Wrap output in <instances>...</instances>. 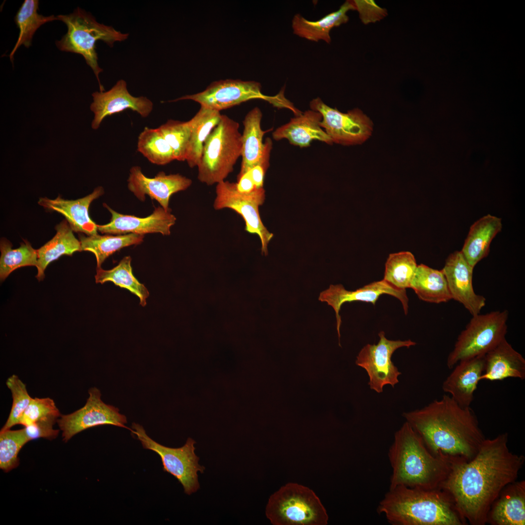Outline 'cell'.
I'll return each mask as SVG.
<instances>
[{
    "instance_id": "6da1fadb",
    "label": "cell",
    "mask_w": 525,
    "mask_h": 525,
    "mask_svg": "<svg viewBox=\"0 0 525 525\" xmlns=\"http://www.w3.org/2000/svg\"><path fill=\"white\" fill-rule=\"evenodd\" d=\"M508 443L507 433L485 438L471 460L452 466L440 486L471 525L487 524L492 505L523 466L525 456L511 452Z\"/></svg>"
},
{
    "instance_id": "7a4b0ae2",
    "label": "cell",
    "mask_w": 525,
    "mask_h": 525,
    "mask_svg": "<svg viewBox=\"0 0 525 525\" xmlns=\"http://www.w3.org/2000/svg\"><path fill=\"white\" fill-rule=\"evenodd\" d=\"M402 416L429 451L452 465L471 460L486 438L470 406L448 394Z\"/></svg>"
},
{
    "instance_id": "3957f363",
    "label": "cell",
    "mask_w": 525,
    "mask_h": 525,
    "mask_svg": "<svg viewBox=\"0 0 525 525\" xmlns=\"http://www.w3.org/2000/svg\"><path fill=\"white\" fill-rule=\"evenodd\" d=\"M392 472L389 489L398 486L423 490L440 489L452 465L433 455L405 421L395 433L388 451Z\"/></svg>"
},
{
    "instance_id": "277c9868",
    "label": "cell",
    "mask_w": 525,
    "mask_h": 525,
    "mask_svg": "<svg viewBox=\"0 0 525 525\" xmlns=\"http://www.w3.org/2000/svg\"><path fill=\"white\" fill-rule=\"evenodd\" d=\"M377 511L393 525H465L448 494L440 489L398 486L389 489Z\"/></svg>"
},
{
    "instance_id": "5b68a950",
    "label": "cell",
    "mask_w": 525,
    "mask_h": 525,
    "mask_svg": "<svg viewBox=\"0 0 525 525\" xmlns=\"http://www.w3.org/2000/svg\"><path fill=\"white\" fill-rule=\"evenodd\" d=\"M67 27V32L60 40L56 41L57 47L62 51L82 55L87 64L92 69L98 81L100 91H104L101 84L99 74L103 70L98 63L96 43L102 40L110 47L117 41L128 38V34L116 31L112 26L98 23L91 14L77 7L73 13L56 16Z\"/></svg>"
},
{
    "instance_id": "8992f818",
    "label": "cell",
    "mask_w": 525,
    "mask_h": 525,
    "mask_svg": "<svg viewBox=\"0 0 525 525\" xmlns=\"http://www.w3.org/2000/svg\"><path fill=\"white\" fill-rule=\"evenodd\" d=\"M238 122L226 115L206 139L197 165L198 179L208 186L225 180L233 172L242 152V134Z\"/></svg>"
},
{
    "instance_id": "52a82bcc",
    "label": "cell",
    "mask_w": 525,
    "mask_h": 525,
    "mask_svg": "<svg viewBox=\"0 0 525 525\" xmlns=\"http://www.w3.org/2000/svg\"><path fill=\"white\" fill-rule=\"evenodd\" d=\"M265 514L274 525H325L328 520L315 493L295 483L286 484L270 497Z\"/></svg>"
},
{
    "instance_id": "ba28073f",
    "label": "cell",
    "mask_w": 525,
    "mask_h": 525,
    "mask_svg": "<svg viewBox=\"0 0 525 525\" xmlns=\"http://www.w3.org/2000/svg\"><path fill=\"white\" fill-rule=\"evenodd\" d=\"M508 317L506 310L472 316L448 356L447 367L453 368L461 361L485 355L493 349L506 338Z\"/></svg>"
},
{
    "instance_id": "9c48e42d",
    "label": "cell",
    "mask_w": 525,
    "mask_h": 525,
    "mask_svg": "<svg viewBox=\"0 0 525 525\" xmlns=\"http://www.w3.org/2000/svg\"><path fill=\"white\" fill-rule=\"evenodd\" d=\"M131 432L140 441L144 449L152 450L161 458L163 469L175 477L188 495L196 492L200 488L198 472L203 473L205 467L199 464V458L195 454L196 442L189 438L179 448H170L157 442L150 438L142 426L133 423Z\"/></svg>"
},
{
    "instance_id": "30bf717a",
    "label": "cell",
    "mask_w": 525,
    "mask_h": 525,
    "mask_svg": "<svg viewBox=\"0 0 525 525\" xmlns=\"http://www.w3.org/2000/svg\"><path fill=\"white\" fill-rule=\"evenodd\" d=\"M262 99L277 107L288 108L289 101L281 91L276 96L263 94L260 83L253 81L226 79L214 82L205 90L192 95L183 96L169 102L191 100L204 106L220 111L253 100Z\"/></svg>"
},
{
    "instance_id": "8fae6325",
    "label": "cell",
    "mask_w": 525,
    "mask_h": 525,
    "mask_svg": "<svg viewBox=\"0 0 525 525\" xmlns=\"http://www.w3.org/2000/svg\"><path fill=\"white\" fill-rule=\"evenodd\" d=\"M213 207L215 210L230 209L240 215L245 222V230L257 234L261 243V252L268 254V245L273 237L261 220L259 207L264 203L265 194L263 188H257L250 193L239 192L236 183L223 181L217 184Z\"/></svg>"
},
{
    "instance_id": "7c38bea8",
    "label": "cell",
    "mask_w": 525,
    "mask_h": 525,
    "mask_svg": "<svg viewBox=\"0 0 525 525\" xmlns=\"http://www.w3.org/2000/svg\"><path fill=\"white\" fill-rule=\"evenodd\" d=\"M378 336L377 344H368L363 347L357 356L355 364L367 371L370 388L380 393L385 385L394 387L399 382L398 377L401 372L391 361L393 353L399 348H408L416 343L410 339L389 340L384 331H381Z\"/></svg>"
},
{
    "instance_id": "4fadbf2b",
    "label": "cell",
    "mask_w": 525,
    "mask_h": 525,
    "mask_svg": "<svg viewBox=\"0 0 525 525\" xmlns=\"http://www.w3.org/2000/svg\"><path fill=\"white\" fill-rule=\"evenodd\" d=\"M310 106L312 110L322 115L319 125L333 143L343 145L360 144L372 134L371 120L358 108L342 113L328 106L319 97L312 100Z\"/></svg>"
},
{
    "instance_id": "5bb4252c",
    "label": "cell",
    "mask_w": 525,
    "mask_h": 525,
    "mask_svg": "<svg viewBox=\"0 0 525 525\" xmlns=\"http://www.w3.org/2000/svg\"><path fill=\"white\" fill-rule=\"evenodd\" d=\"M88 394L83 407L70 414L61 415L58 419L57 422L62 432L64 441L67 442L78 433L97 426L109 424L128 428L125 425L126 416L121 414L118 408L105 403L101 400L99 389L91 387Z\"/></svg>"
},
{
    "instance_id": "9a60e30c",
    "label": "cell",
    "mask_w": 525,
    "mask_h": 525,
    "mask_svg": "<svg viewBox=\"0 0 525 525\" xmlns=\"http://www.w3.org/2000/svg\"><path fill=\"white\" fill-rule=\"evenodd\" d=\"M383 294L389 295L399 299L405 314L407 315L409 300L406 290L398 289L384 279L369 283L355 291H348L341 284H331L328 289L320 293L318 300L326 302L335 312L340 347H341L340 341L341 318L339 312L342 305L345 302L360 301L375 305L379 298Z\"/></svg>"
},
{
    "instance_id": "2e32d148",
    "label": "cell",
    "mask_w": 525,
    "mask_h": 525,
    "mask_svg": "<svg viewBox=\"0 0 525 525\" xmlns=\"http://www.w3.org/2000/svg\"><path fill=\"white\" fill-rule=\"evenodd\" d=\"M93 102L90 108L94 114L91 127L96 130L104 119L109 116L129 109L146 118L151 113L153 104L144 96L135 97L130 94L123 80H119L107 91H96L92 94Z\"/></svg>"
},
{
    "instance_id": "e0dca14e",
    "label": "cell",
    "mask_w": 525,
    "mask_h": 525,
    "mask_svg": "<svg viewBox=\"0 0 525 525\" xmlns=\"http://www.w3.org/2000/svg\"><path fill=\"white\" fill-rule=\"evenodd\" d=\"M127 181L129 190L139 199L144 201L145 195H147L167 211L171 210L169 208L171 196L187 190L192 184L191 179L179 174L166 175L160 172L153 178L148 177L139 166L130 169Z\"/></svg>"
},
{
    "instance_id": "ac0fdd59",
    "label": "cell",
    "mask_w": 525,
    "mask_h": 525,
    "mask_svg": "<svg viewBox=\"0 0 525 525\" xmlns=\"http://www.w3.org/2000/svg\"><path fill=\"white\" fill-rule=\"evenodd\" d=\"M473 267L461 251L451 253L445 261L443 273L452 299L462 304L472 315L479 314L486 305V298L476 294L472 286Z\"/></svg>"
},
{
    "instance_id": "d6986e66",
    "label": "cell",
    "mask_w": 525,
    "mask_h": 525,
    "mask_svg": "<svg viewBox=\"0 0 525 525\" xmlns=\"http://www.w3.org/2000/svg\"><path fill=\"white\" fill-rule=\"evenodd\" d=\"M110 212V222L105 225H97L98 230L102 233L123 235L129 233L144 235L146 233H160L163 235L171 233V228L176 221V217L171 210H165L158 207L149 216L140 218L133 215L118 213L105 204H103Z\"/></svg>"
},
{
    "instance_id": "ffe728a7",
    "label": "cell",
    "mask_w": 525,
    "mask_h": 525,
    "mask_svg": "<svg viewBox=\"0 0 525 525\" xmlns=\"http://www.w3.org/2000/svg\"><path fill=\"white\" fill-rule=\"evenodd\" d=\"M485 355L459 362L443 383V391L462 407L470 406L473 400L484 372Z\"/></svg>"
},
{
    "instance_id": "44dd1931",
    "label": "cell",
    "mask_w": 525,
    "mask_h": 525,
    "mask_svg": "<svg viewBox=\"0 0 525 525\" xmlns=\"http://www.w3.org/2000/svg\"><path fill=\"white\" fill-rule=\"evenodd\" d=\"M104 193L103 188L99 186L91 193L76 200H66L58 195L54 199L40 197L38 204L46 210L62 214L73 231L94 235L98 234L97 225L90 219L88 208L94 200Z\"/></svg>"
},
{
    "instance_id": "7402d4cb",
    "label": "cell",
    "mask_w": 525,
    "mask_h": 525,
    "mask_svg": "<svg viewBox=\"0 0 525 525\" xmlns=\"http://www.w3.org/2000/svg\"><path fill=\"white\" fill-rule=\"evenodd\" d=\"M508 378L525 379V359L505 338L485 354L480 381H501Z\"/></svg>"
},
{
    "instance_id": "603a6c76",
    "label": "cell",
    "mask_w": 525,
    "mask_h": 525,
    "mask_svg": "<svg viewBox=\"0 0 525 525\" xmlns=\"http://www.w3.org/2000/svg\"><path fill=\"white\" fill-rule=\"evenodd\" d=\"M487 523L492 525H525V481L506 486L492 505Z\"/></svg>"
},
{
    "instance_id": "cb8c5ba5",
    "label": "cell",
    "mask_w": 525,
    "mask_h": 525,
    "mask_svg": "<svg viewBox=\"0 0 525 525\" xmlns=\"http://www.w3.org/2000/svg\"><path fill=\"white\" fill-rule=\"evenodd\" d=\"M322 119L317 111H306L277 128L272 134L273 138L277 140L286 139L291 144L300 147L310 146L313 140L332 144V139L319 125Z\"/></svg>"
},
{
    "instance_id": "d4e9b609",
    "label": "cell",
    "mask_w": 525,
    "mask_h": 525,
    "mask_svg": "<svg viewBox=\"0 0 525 525\" xmlns=\"http://www.w3.org/2000/svg\"><path fill=\"white\" fill-rule=\"evenodd\" d=\"M502 227L501 219L489 214L471 226L460 251L471 266L474 268L488 256L490 243Z\"/></svg>"
},
{
    "instance_id": "484cf974",
    "label": "cell",
    "mask_w": 525,
    "mask_h": 525,
    "mask_svg": "<svg viewBox=\"0 0 525 525\" xmlns=\"http://www.w3.org/2000/svg\"><path fill=\"white\" fill-rule=\"evenodd\" d=\"M356 10L353 0L346 1L335 12L328 14L320 19L310 21L300 14H296L292 20L293 33L298 36L311 41L323 40L330 43V35L331 30L342 24L347 23L349 17L347 13L350 10Z\"/></svg>"
},
{
    "instance_id": "4316f807",
    "label": "cell",
    "mask_w": 525,
    "mask_h": 525,
    "mask_svg": "<svg viewBox=\"0 0 525 525\" xmlns=\"http://www.w3.org/2000/svg\"><path fill=\"white\" fill-rule=\"evenodd\" d=\"M262 113L255 107L249 111L243 121L242 134V163L237 180L259 163L265 149L262 139L265 131L261 128Z\"/></svg>"
},
{
    "instance_id": "83f0119b",
    "label": "cell",
    "mask_w": 525,
    "mask_h": 525,
    "mask_svg": "<svg viewBox=\"0 0 525 525\" xmlns=\"http://www.w3.org/2000/svg\"><path fill=\"white\" fill-rule=\"evenodd\" d=\"M55 229L56 233L54 237L37 250L36 278L39 281L45 278L44 271L50 262L62 255L71 256L76 251H82L80 242L74 235L67 220L57 225Z\"/></svg>"
},
{
    "instance_id": "f1b7e54d",
    "label": "cell",
    "mask_w": 525,
    "mask_h": 525,
    "mask_svg": "<svg viewBox=\"0 0 525 525\" xmlns=\"http://www.w3.org/2000/svg\"><path fill=\"white\" fill-rule=\"evenodd\" d=\"M410 288L420 300L425 302L438 304L452 299L442 270L423 264L418 265Z\"/></svg>"
},
{
    "instance_id": "f546056e",
    "label": "cell",
    "mask_w": 525,
    "mask_h": 525,
    "mask_svg": "<svg viewBox=\"0 0 525 525\" xmlns=\"http://www.w3.org/2000/svg\"><path fill=\"white\" fill-rule=\"evenodd\" d=\"M221 117L219 111L201 106L196 114L189 120L191 134L186 161L190 167L193 168L198 165L205 142L219 122Z\"/></svg>"
},
{
    "instance_id": "4dcf8cb0",
    "label": "cell",
    "mask_w": 525,
    "mask_h": 525,
    "mask_svg": "<svg viewBox=\"0 0 525 525\" xmlns=\"http://www.w3.org/2000/svg\"><path fill=\"white\" fill-rule=\"evenodd\" d=\"M143 238L144 235L133 233L115 236L79 235L82 251H88L94 254L97 268H100L105 260L116 251L124 247L140 244Z\"/></svg>"
},
{
    "instance_id": "1f68e13d",
    "label": "cell",
    "mask_w": 525,
    "mask_h": 525,
    "mask_svg": "<svg viewBox=\"0 0 525 525\" xmlns=\"http://www.w3.org/2000/svg\"><path fill=\"white\" fill-rule=\"evenodd\" d=\"M39 2L37 0H25L18 11L15 21L19 29V35L9 57L13 62L16 51L21 45L29 48L32 44L33 36L43 24L58 20L53 15L45 17L37 12Z\"/></svg>"
},
{
    "instance_id": "d6a6232c",
    "label": "cell",
    "mask_w": 525,
    "mask_h": 525,
    "mask_svg": "<svg viewBox=\"0 0 525 525\" xmlns=\"http://www.w3.org/2000/svg\"><path fill=\"white\" fill-rule=\"evenodd\" d=\"M131 262V257L126 256L110 270L97 268L95 281L101 284L111 281L116 285L129 290L139 298L140 304L144 307L149 293L146 287L133 275Z\"/></svg>"
},
{
    "instance_id": "836d02e7",
    "label": "cell",
    "mask_w": 525,
    "mask_h": 525,
    "mask_svg": "<svg viewBox=\"0 0 525 525\" xmlns=\"http://www.w3.org/2000/svg\"><path fill=\"white\" fill-rule=\"evenodd\" d=\"M12 245L6 239H1L0 249V279L3 281L15 270L26 266H36L37 250L27 240L19 247L12 249Z\"/></svg>"
},
{
    "instance_id": "e575fe53",
    "label": "cell",
    "mask_w": 525,
    "mask_h": 525,
    "mask_svg": "<svg viewBox=\"0 0 525 525\" xmlns=\"http://www.w3.org/2000/svg\"><path fill=\"white\" fill-rule=\"evenodd\" d=\"M137 150L155 164L164 165L175 160L171 147L158 128H144L138 137Z\"/></svg>"
},
{
    "instance_id": "d590c367",
    "label": "cell",
    "mask_w": 525,
    "mask_h": 525,
    "mask_svg": "<svg viewBox=\"0 0 525 525\" xmlns=\"http://www.w3.org/2000/svg\"><path fill=\"white\" fill-rule=\"evenodd\" d=\"M417 266L410 252L390 254L385 262L383 279L398 289L406 290L410 287Z\"/></svg>"
},
{
    "instance_id": "8d00e7d4",
    "label": "cell",
    "mask_w": 525,
    "mask_h": 525,
    "mask_svg": "<svg viewBox=\"0 0 525 525\" xmlns=\"http://www.w3.org/2000/svg\"><path fill=\"white\" fill-rule=\"evenodd\" d=\"M28 442L23 429L0 432V468L2 470L8 472L18 466V454Z\"/></svg>"
},
{
    "instance_id": "74e56055",
    "label": "cell",
    "mask_w": 525,
    "mask_h": 525,
    "mask_svg": "<svg viewBox=\"0 0 525 525\" xmlns=\"http://www.w3.org/2000/svg\"><path fill=\"white\" fill-rule=\"evenodd\" d=\"M158 128L171 147L175 159L186 160L191 134L190 121L168 120Z\"/></svg>"
},
{
    "instance_id": "f35d334b",
    "label": "cell",
    "mask_w": 525,
    "mask_h": 525,
    "mask_svg": "<svg viewBox=\"0 0 525 525\" xmlns=\"http://www.w3.org/2000/svg\"><path fill=\"white\" fill-rule=\"evenodd\" d=\"M6 385L11 392L13 402L9 417L0 431L10 429L19 424L22 414L33 398L29 395L26 385L16 375L9 377Z\"/></svg>"
},
{
    "instance_id": "ab89813d",
    "label": "cell",
    "mask_w": 525,
    "mask_h": 525,
    "mask_svg": "<svg viewBox=\"0 0 525 525\" xmlns=\"http://www.w3.org/2000/svg\"><path fill=\"white\" fill-rule=\"evenodd\" d=\"M52 414H61L53 399L49 397L32 398L22 414L19 424L27 426Z\"/></svg>"
},
{
    "instance_id": "60d3db41",
    "label": "cell",
    "mask_w": 525,
    "mask_h": 525,
    "mask_svg": "<svg viewBox=\"0 0 525 525\" xmlns=\"http://www.w3.org/2000/svg\"><path fill=\"white\" fill-rule=\"evenodd\" d=\"M61 415L52 414L40 419L31 425L24 426L23 429L29 441L39 438L50 440L56 438L59 430L54 429L53 426Z\"/></svg>"
},
{
    "instance_id": "b9f144b4",
    "label": "cell",
    "mask_w": 525,
    "mask_h": 525,
    "mask_svg": "<svg viewBox=\"0 0 525 525\" xmlns=\"http://www.w3.org/2000/svg\"><path fill=\"white\" fill-rule=\"evenodd\" d=\"M236 184L237 190L243 193H250L258 188L253 181L249 171L237 180Z\"/></svg>"
},
{
    "instance_id": "7bdbcfd3",
    "label": "cell",
    "mask_w": 525,
    "mask_h": 525,
    "mask_svg": "<svg viewBox=\"0 0 525 525\" xmlns=\"http://www.w3.org/2000/svg\"><path fill=\"white\" fill-rule=\"evenodd\" d=\"M249 172L256 187L258 188H263L266 171L261 166L257 165L252 168Z\"/></svg>"
}]
</instances>
